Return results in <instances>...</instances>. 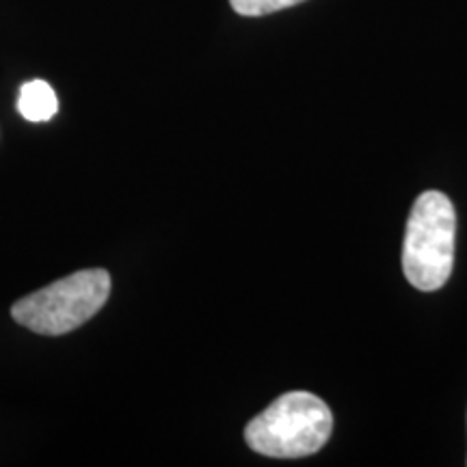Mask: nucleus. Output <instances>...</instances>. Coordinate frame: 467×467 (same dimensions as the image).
I'll use <instances>...</instances> for the list:
<instances>
[{"mask_svg": "<svg viewBox=\"0 0 467 467\" xmlns=\"http://www.w3.org/2000/svg\"><path fill=\"white\" fill-rule=\"evenodd\" d=\"M334 416L323 399L309 392H288L271 402L244 429L254 452L271 459H301L317 454L329 441Z\"/></svg>", "mask_w": 467, "mask_h": 467, "instance_id": "obj_1", "label": "nucleus"}, {"mask_svg": "<svg viewBox=\"0 0 467 467\" xmlns=\"http://www.w3.org/2000/svg\"><path fill=\"white\" fill-rule=\"evenodd\" d=\"M457 213L440 191H426L413 202L402 243V271L422 292L440 290L454 265Z\"/></svg>", "mask_w": 467, "mask_h": 467, "instance_id": "obj_2", "label": "nucleus"}, {"mask_svg": "<svg viewBox=\"0 0 467 467\" xmlns=\"http://www.w3.org/2000/svg\"><path fill=\"white\" fill-rule=\"evenodd\" d=\"M109 295V273L104 268H85L17 299L11 306V317L33 334L63 336L96 317Z\"/></svg>", "mask_w": 467, "mask_h": 467, "instance_id": "obj_3", "label": "nucleus"}, {"mask_svg": "<svg viewBox=\"0 0 467 467\" xmlns=\"http://www.w3.org/2000/svg\"><path fill=\"white\" fill-rule=\"evenodd\" d=\"M17 110L20 115L35 124L50 121L58 110V98L46 80H28L20 87L17 96Z\"/></svg>", "mask_w": 467, "mask_h": 467, "instance_id": "obj_4", "label": "nucleus"}, {"mask_svg": "<svg viewBox=\"0 0 467 467\" xmlns=\"http://www.w3.org/2000/svg\"><path fill=\"white\" fill-rule=\"evenodd\" d=\"M301 3L303 0H230L232 9L236 11V14L247 16V17L275 14V11L295 7V5H301Z\"/></svg>", "mask_w": 467, "mask_h": 467, "instance_id": "obj_5", "label": "nucleus"}]
</instances>
